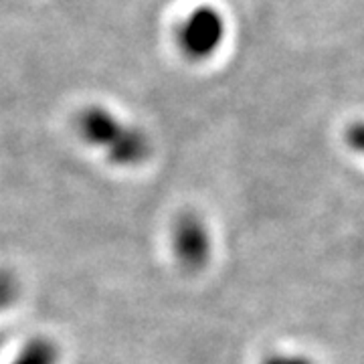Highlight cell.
<instances>
[{"label":"cell","mask_w":364,"mask_h":364,"mask_svg":"<svg viewBox=\"0 0 364 364\" xmlns=\"http://www.w3.org/2000/svg\"><path fill=\"white\" fill-rule=\"evenodd\" d=\"M77 132L117 166H138L152 154V144L140 128L126 124L102 105H90L79 112Z\"/></svg>","instance_id":"cell-1"},{"label":"cell","mask_w":364,"mask_h":364,"mask_svg":"<svg viewBox=\"0 0 364 364\" xmlns=\"http://www.w3.org/2000/svg\"><path fill=\"white\" fill-rule=\"evenodd\" d=\"M227 23L219 9L203 4L188 14L176 31V43L191 61H207L221 49Z\"/></svg>","instance_id":"cell-2"},{"label":"cell","mask_w":364,"mask_h":364,"mask_svg":"<svg viewBox=\"0 0 364 364\" xmlns=\"http://www.w3.org/2000/svg\"><path fill=\"white\" fill-rule=\"evenodd\" d=\"M172 249L182 269L200 272L210 259V235L196 213L181 215L172 227Z\"/></svg>","instance_id":"cell-3"},{"label":"cell","mask_w":364,"mask_h":364,"mask_svg":"<svg viewBox=\"0 0 364 364\" xmlns=\"http://www.w3.org/2000/svg\"><path fill=\"white\" fill-rule=\"evenodd\" d=\"M59 348L49 338H33L23 346L11 364H57Z\"/></svg>","instance_id":"cell-4"},{"label":"cell","mask_w":364,"mask_h":364,"mask_svg":"<svg viewBox=\"0 0 364 364\" xmlns=\"http://www.w3.org/2000/svg\"><path fill=\"white\" fill-rule=\"evenodd\" d=\"M18 298V282L13 273L0 269V312L13 306Z\"/></svg>","instance_id":"cell-5"},{"label":"cell","mask_w":364,"mask_h":364,"mask_svg":"<svg viewBox=\"0 0 364 364\" xmlns=\"http://www.w3.org/2000/svg\"><path fill=\"white\" fill-rule=\"evenodd\" d=\"M344 142L356 154L364 156V119L352 122L350 126L344 130Z\"/></svg>","instance_id":"cell-6"},{"label":"cell","mask_w":364,"mask_h":364,"mask_svg":"<svg viewBox=\"0 0 364 364\" xmlns=\"http://www.w3.org/2000/svg\"><path fill=\"white\" fill-rule=\"evenodd\" d=\"M261 364H314L310 358L301 356V354H284V352H275L269 354L267 358H263Z\"/></svg>","instance_id":"cell-7"}]
</instances>
